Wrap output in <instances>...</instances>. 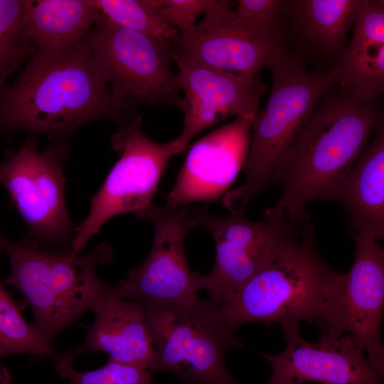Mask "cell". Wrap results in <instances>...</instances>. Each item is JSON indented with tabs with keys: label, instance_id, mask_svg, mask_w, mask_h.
Wrapping results in <instances>:
<instances>
[{
	"label": "cell",
	"instance_id": "cell-1",
	"mask_svg": "<svg viewBox=\"0 0 384 384\" xmlns=\"http://www.w3.org/2000/svg\"><path fill=\"white\" fill-rule=\"evenodd\" d=\"M337 85L299 131L271 175L270 186L282 191L272 208L299 225L309 223L311 202L336 201L384 111L378 100L361 98Z\"/></svg>",
	"mask_w": 384,
	"mask_h": 384
},
{
	"label": "cell",
	"instance_id": "cell-2",
	"mask_svg": "<svg viewBox=\"0 0 384 384\" xmlns=\"http://www.w3.org/2000/svg\"><path fill=\"white\" fill-rule=\"evenodd\" d=\"M1 122L32 133L70 132L114 109L90 34L60 58L4 88Z\"/></svg>",
	"mask_w": 384,
	"mask_h": 384
},
{
	"label": "cell",
	"instance_id": "cell-3",
	"mask_svg": "<svg viewBox=\"0 0 384 384\" xmlns=\"http://www.w3.org/2000/svg\"><path fill=\"white\" fill-rule=\"evenodd\" d=\"M338 274L318 253L308 223L297 240L220 306L235 331L254 322L281 325L308 320L324 326Z\"/></svg>",
	"mask_w": 384,
	"mask_h": 384
},
{
	"label": "cell",
	"instance_id": "cell-4",
	"mask_svg": "<svg viewBox=\"0 0 384 384\" xmlns=\"http://www.w3.org/2000/svg\"><path fill=\"white\" fill-rule=\"evenodd\" d=\"M272 75L268 100L252 122V138L243 166V183L223 198L230 213L270 186L271 175L286 150L319 103L336 85L330 68L308 72L288 53L267 67Z\"/></svg>",
	"mask_w": 384,
	"mask_h": 384
},
{
	"label": "cell",
	"instance_id": "cell-5",
	"mask_svg": "<svg viewBox=\"0 0 384 384\" xmlns=\"http://www.w3.org/2000/svg\"><path fill=\"white\" fill-rule=\"evenodd\" d=\"M1 246L11 272L3 281L15 287L30 304L32 324L50 343L83 312L106 297L109 285L96 274V266L110 261L111 249L102 244L84 255H53L5 237Z\"/></svg>",
	"mask_w": 384,
	"mask_h": 384
},
{
	"label": "cell",
	"instance_id": "cell-6",
	"mask_svg": "<svg viewBox=\"0 0 384 384\" xmlns=\"http://www.w3.org/2000/svg\"><path fill=\"white\" fill-rule=\"evenodd\" d=\"M139 302L154 348L150 373H167L188 384H238L225 354L242 345L219 305L209 299L190 306Z\"/></svg>",
	"mask_w": 384,
	"mask_h": 384
},
{
	"label": "cell",
	"instance_id": "cell-7",
	"mask_svg": "<svg viewBox=\"0 0 384 384\" xmlns=\"http://www.w3.org/2000/svg\"><path fill=\"white\" fill-rule=\"evenodd\" d=\"M119 155L99 191L90 198L87 217L76 227L70 254L77 255L110 218L137 214L151 203L170 159L185 150L177 137L165 143L151 140L136 117L111 139Z\"/></svg>",
	"mask_w": 384,
	"mask_h": 384
},
{
	"label": "cell",
	"instance_id": "cell-8",
	"mask_svg": "<svg viewBox=\"0 0 384 384\" xmlns=\"http://www.w3.org/2000/svg\"><path fill=\"white\" fill-rule=\"evenodd\" d=\"M90 38L97 68L111 85L114 109L127 102L181 109L178 75L171 69L172 58L166 46L105 17Z\"/></svg>",
	"mask_w": 384,
	"mask_h": 384
},
{
	"label": "cell",
	"instance_id": "cell-9",
	"mask_svg": "<svg viewBox=\"0 0 384 384\" xmlns=\"http://www.w3.org/2000/svg\"><path fill=\"white\" fill-rule=\"evenodd\" d=\"M136 216L154 223L151 250L139 267L128 272L126 279L109 285L106 297L180 306L198 302L201 275L189 268L183 247L186 237L196 228L188 208L152 203Z\"/></svg>",
	"mask_w": 384,
	"mask_h": 384
},
{
	"label": "cell",
	"instance_id": "cell-10",
	"mask_svg": "<svg viewBox=\"0 0 384 384\" xmlns=\"http://www.w3.org/2000/svg\"><path fill=\"white\" fill-rule=\"evenodd\" d=\"M63 151L56 146L40 151L32 137L1 164V181L32 235L61 242L76 227L65 199Z\"/></svg>",
	"mask_w": 384,
	"mask_h": 384
},
{
	"label": "cell",
	"instance_id": "cell-11",
	"mask_svg": "<svg viewBox=\"0 0 384 384\" xmlns=\"http://www.w3.org/2000/svg\"><path fill=\"white\" fill-rule=\"evenodd\" d=\"M353 238V262L347 272H339L324 328L331 336H350L367 360L384 358V249L368 235Z\"/></svg>",
	"mask_w": 384,
	"mask_h": 384
},
{
	"label": "cell",
	"instance_id": "cell-12",
	"mask_svg": "<svg viewBox=\"0 0 384 384\" xmlns=\"http://www.w3.org/2000/svg\"><path fill=\"white\" fill-rule=\"evenodd\" d=\"M178 68L183 129L176 137L186 149L206 129L230 117L253 121L265 86L258 77L236 74L198 62L176 47L169 49Z\"/></svg>",
	"mask_w": 384,
	"mask_h": 384
},
{
	"label": "cell",
	"instance_id": "cell-13",
	"mask_svg": "<svg viewBox=\"0 0 384 384\" xmlns=\"http://www.w3.org/2000/svg\"><path fill=\"white\" fill-rule=\"evenodd\" d=\"M280 326L287 345L279 353L264 356L272 368L266 384H383L350 336L324 332L311 343L299 336L297 324Z\"/></svg>",
	"mask_w": 384,
	"mask_h": 384
},
{
	"label": "cell",
	"instance_id": "cell-14",
	"mask_svg": "<svg viewBox=\"0 0 384 384\" xmlns=\"http://www.w3.org/2000/svg\"><path fill=\"white\" fill-rule=\"evenodd\" d=\"M252 122L250 119L235 117L193 143L166 196V205L186 208L225 196L243 169Z\"/></svg>",
	"mask_w": 384,
	"mask_h": 384
},
{
	"label": "cell",
	"instance_id": "cell-15",
	"mask_svg": "<svg viewBox=\"0 0 384 384\" xmlns=\"http://www.w3.org/2000/svg\"><path fill=\"white\" fill-rule=\"evenodd\" d=\"M230 1L218 0L174 46L188 57L230 73L258 77L264 67L287 53L285 47L262 41L238 27Z\"/></svg>",
	"mask_w": 384,
	"mask_h": 384
},
{
	"label": "cell",
	"instance_id": "cell-16",
	"mask_svg": "<svg viewBox=\"0 0 384 384\" xmlns=\"http://www.w3.org/2000/svg\"><path fill=\"white\" fill-rule=\"evenodd\" d=\"M330 70L337 85L361 98L384 94V0H362L352 38Z\"/></svg>",
	"mask_w": 384,
	"mask_h": 384
},
{
	"label": "cell",
	"instance_id": "cell-17",
	"mask_svg": "<svg viewBox=\"0 0 384 384\" xmlns=\"http://www.w3.org/2000/svg\"><path fill=\"white\" fill-rule=\"evenodd\" d=\"M104 18L87 0L27 1L25 27L36 52L21 74L35 73L60 58Z\"/></svg>",
	"mask_w": 384,
	"mask_h": 384
},
{
	"label": "cell",
	"instance_id": "cell-18",
	"mask_svg": "<svg viewBox=\"0 0 384 384\" xmlns=\"http://www.w3.org/2000/svg\"><path fill=\"white\" fill-rule=\"evenodd\" d=\"M85 346L107 353L109 361L147 370L154 348L144 309L138 300L103 297L91 307Z\"/></svg>",
	"mask_w": 384,
	"mask_h": 384
},
{
	"label": "cell",
	"instance_id": "cell-19",
	"mask_svg": "<svg viewBox=\"0 0 384 384\" xmlns=\"http://www.w3.org/2000/svg\"><path fill=\"white\" fill-rule=\"evenodd\" d=\"M374 130L370 145L343 181L336 201L346 212L352 235L384 242V111Z\"/></svg>",
	"mask_w": 384,
	"mask_h": 384
},
{
	"label": "cell",
	"instance_id": "cell-20",
	"mask_svg": "<svg viewBox=\"0 0 384 384\" xmlns=\"http://www.w3.org/2000/svg\"><path fill=\"white\" fill-rule=\"evenodd\" d=\"M362 0L284 1V15L292 20L302 39L325 54H337L346 48Z\"/></svg>",
	"mask_w": 384,
	"mask_h": 384
},
{
	"label": "cell",
	"instance_id": "cell-21",
	"mask_svg": "<svg viewBox=\"0 0 384 384\" xmlns=\"http://www.w3.org/2000/svg\"><path fill=\"white\" fill-rule=\"evenodd\" d=\"M41 334L23 317L12 294L0 286V356L26 353L48 357L57 362L71 352L53 350Z\"/></svg>",
	"mask_w": 384,
	"mask_h": 384
},
{
	"label": "cell",
	"instance_id": "cell-22",
	"mask_svg": "<svg viewBox=\"0 0 384 384\" xmlns=\"http://www.w3.org/2000/svg\"><path fill=\"white\" fill-rule=\"evenodd\" d=\"M115 25L151 37L168 48L174 46L180 33L164 21L147 0H88Z\"/></svg>",
	"mask_w": 384,
	"mask_h": 384
},
{
	"label": "cell",
	"instance_id": "cell-23",
	"mask_svg": "<svg viewBox=\"0 0 384 384\" xmlns=\"http://www.w3.org/2000/svg\"><path fill=\"white\" fill-rule=\"evenodd\" d=\"M27 1L0 0V82L16 71L36 48L25 27Z\"/></svg>",
	"mask_w": 384,
	"mask_h": 384
},
{
	"label": "cell",
	"instance_id": "cell-24",
	"mask_svg": "<svg viewBox=\"0 0 384 384\" xmlns=\"http://www.w3.org/2000/svg\"><path fill=\"white\" fill-rule=\"evenodd\" d=\"M284 1L240 0L233 9L235 23L252 36L277 46H284L281 18Z\"/></svg>",
	"mask_w": 384,
	"mask_h": 384
},
{
	"label": "cell",
	"instance_id": "cell-25",
	"mask_svg": "<svg viewBox=\"0 0 384 384\" xmlns=\"http://www.w3.org/2000/svg\"><path fill=\"white\" fill-rule=\"evenodd\" d=\"M82 350L83 347L73 348L68 356L55 362L58 375L68 380L67 384H153L148 370L110 361L93 370L77 371L73 360Z\"/></svg>",
	"mask_w": 384,
	"mask_h": 384
},
{
	"label": "cell",
	"instance_id": "cell-26",
	"mask_svg": "<svg viewBox=\"0 0 384 384\" xmlns=\"http://www.w3.org/2000/svg\"><path fill=\"white\" fill-rule=\"evenodd\" d=\"M154 10L169 24L183 36L196 26L200 14H205L217 0H147Z\"/></svg>",
	"mask_w": 384,
	"mask_h": 384
},
{
	"label": "cell",
	"instance_id": "cell-27",
	"mask_svg": "<svg viewBox=\"0 0 384 384\" xmlns=\"http://www.w3.org/2000/svg\"><path fill=\"white\" fill-rule=\"evenodd\" d=\"M374 370L384 380V358H379L368 361Z\"/></svg>",
	"mask_w": 384,
	"mask_h": 384
}]
</instances>
